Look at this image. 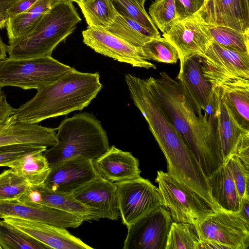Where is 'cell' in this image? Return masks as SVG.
Here are the masks:
<instances>
[{
	"label": "cell",
	"mask_w": 249,
	"mask_h": 249,
	"mask_svg": "<svg viewBox=\"0 0 249 249\" xmlns=\"http://www.w3.org/2000/svg\"><path fill=\"white\" fill-rule=\"evenodd\" d=\"M148 81L162 109L208 178L224 160L211 115L194 104L182 85L167 73Z\"/></svg>",
	"instance_id": "6da1fadb"
},
{
	"label": "cell",
	"mask_w": 249,
	"mask_h": 249,
	"mask_svg": "<svg viewBox=\"0 0 249 249\" xmlns=\"http://www.w3.org/2000/svg\"><path fill=\"white\" fill-rule=\"evenodd\" d=\"M103 87L99 72L72 69L55 82L37 90L31 100L15 109L18 123L36 124L43 120L81 110Z\"/></svg>",
	"instance_id": "7a4b0ae2"
},
{
	"label": "cell",
	"mask_w": 249,
	"mask_h": 249,
	"mask_svg": "<svg viewBox=\"0 0 249 249\" xmlns=\"http://www.w3.org/2000/svg\"><path fill=\"white\" fill-rule=\"evenodd\" d=\"M81 18L72 1L60 0L25 36L9 43V58L51 56L57 45L71 34Z\"/></svg>",
	"instance_id": "3957f363"
},
{
	"label": "cell",
	"mask_w": 249,
	"mask_h": 249,
	"mask_svg": "<svg viewBox=\"0 0 249 249\" xmlns=\"http://www.w3.org/2000/svg\"><path fill=\"white\" fill-rule=\"evenodd\" d=\"M57 130L56 143L43 153L50 168L77 156L93 160L109 147L107 132L100 122L87 112L66 118Z\"/></svg>",
	"instance_id": "277c9868"
},
{
	"label": "cell",
	"mask_w": 249,
	"mask_h": 249,
	"mask_svg": "<svg viewBox=\"0 0 249 249\" xmlns=\"http://www.w3.org/2000/svg\"><path fill=\"white\" fill-rule=\"evenodd\" d=\"M72 69L51 56L0 60V86L37 90L55 82Z\"/></svg>",
	"instance_id": "5b68a950"
},
{
	"label": "cell",
	"mask_w": 249,
	"mask_h": 249,
	"mask_svg": "<svg viewBox=\"0 0 249 249\" xmlns=\"http://www.w3.org/2000/svg\"><path fill=\"white\" fill-rule=\"evenodd\" d=\"M155 181L162 205L170 213L173 221L196 226L215 212L201 196L167 172L158 171Z\"/></svg>",
	"instance_id": "8992f818"
},
{
	"label": "cell",
	"mask_w": 249,
	"mask_h": 249,
	"mask_svg": "<svg viewBox=\"0 0 249 249\" xmlns=\"http://www.w3.org/2000/svg\"><path fill=\"white\" fill-rule=\"evenodd\" d=\"M199 56L203 75L213 89L236 80H249V53L210 41Z\"/></svg>",
	"instance_id": "52a82bcc"
},
{
	"label": "cell",
	"mask_w": 249,
	"mask_h": 249,
	"mask_svg": "<svg viewBox=\"0 0 249 249\" xmlns=\"http://www.w3.org/2000/svg\"><path fill=\"white\" fill-rule=\"evenodd\" d=\"M200 240L217 243L224 249H248L249 221L238 212L220 209L195 226Z\"/></svg>",
	"instance_id": "ba28073f"
},
{
	"label": "cell",
	"mask_w": 249,
	"mask_h": 249,
	"mask_svg": "<svg viewBox=\"0 0 249 249\" xmlns=\"http://www.w3.org/2000/svg\"><path fill=\"white\" fill-rule=\"evenodd\" d=\"M114 184L117 188L119 213L122 223L126 227L162 205L158 187L148 179L140 177Z\"/></svg>",
	"instance_id": "9c48e42d"
},
{
	"label": "cell",
	"mask_w": 249,
	"mask_h": 249,
	"mask_svg": "<svg viewBox=\"0 0 249 249\" xmlns=\"http://www.w3.org/2000/svg\"><path fill=\"white\" fill-rule=\"evenodd\" d=\"M173 222L170 213L159 206L127 227L123 249H165Z\"/></svg>",
	"instance_id": "30bf717a"
},
{
	"label": "cell",
	"mask_w": 249,
	"mask_h": 249,
	"mask_svg": "<svg viewBox=\"0 0 249 249\" xmlns=\"http://www.w3.org/2000/svg\"><path fill=\"white\" fill-rule=\"evenodd\" d=\"M84 44L95 52L134 67L156 69L142 56L140 48L128 44L107 30L90 27L82 31Z\"/></svg>",
	"instance_id": "8fae6325"
},
{
	"label": "cell",
	"mask_w": 249,
	"mask_h": 249,
	"mask_svg": "<svg viewBox=\"0 0 249 249\" xmlns=\"http://www.w3.org/2000/svg\"><path fill=\"white\" fill-rule=\"evenodd\" d=\"M162 36L178 53L179 71L186 59L204 53L210 42L196 14L190 17L176 18Z\"/></svg>",
	"instance_id": "7c38bea8"
},
{
	"label": "cell",
	"mask_w": 249,
	"mask_h": 249,
	"mask_svg": "<svg viewBox=\"0 0 249 249\" xmlns=\"http://www.w3.org/2000/svg\"><path fill=\"white\" fill-rule=\"evenodd\" d=\"M50 168L44 184L54 192L64 194H72L99 176L93 160L80 156L65 160Z\"/></svg>",
	"instance_id": "4fadbf2b"
},
{
	"label": "cell",
	"mask_w": 249,
	"mask_h": 249,
	"mask_svg": "<svg viewBox=\"0 0 249 249\" xmlns=\"http://www.w3.org/2000/svg\"><path fill=\"white\" fill-rule=\"evenodd\" d=\"M196 15L205 24L249 34V0H207Z\"/></svg>",
	"instance_id": "5bb4252c"
},
{
	"label": "cell",
	"mask_w": 249,
	"mask_h": 249,
	"mask_svg": "<svg viewBox=\"0 0 249 249\" xmlns=\"http://www.w3.org/2000/svg\"><path fill=\"white\" fill-rule=\"evenodd\" d=\"M6 217L36 221L65 228H76L85 221L77 215L50 207L23 203L18 200H0V219Z\"/></svg>",
	"instance_id": "9a60e30c"
},
{
	"label": "cell",
	"mask_w": 249,
	"mask_h": 249,
	"mask_svg": "<svg viewBox=\"0 0 249 249\" xmlns=\"http://www.w3.org/2000/svg\"><path fill=\"white\" fill-rule=\"evenodd\" d=\"M72 195L93 211L97 220L101 218L118 219L120 213L114 183L99 176L75 190Z\"/></svg>",
	"instance_id": "2e32d148"
},
{
	"label": "cell",
	"mask_w": 249,
	"mask_h": 249,
	"mask_svg": "<svg viewBox=\"0 0 249 249\" xmlns=\"http://www.w3.org/2000/svg\"><path fill=\"white\" fill-rule=\"evenodd\" d=\"M3 219L48 249H93L72 235L65 228L11 217H4Z\"/></svg>",
	"instance_id": "e0dca14e"
},
{
	"label": "cell",
	"mask_w": 249,
	"mask_h": 249,
	"mask_svg": "<svg viewBox=\"0 0 249 249\" xmlns=\"http://www.w3.org/2000/svg\"><path fill=\"white\" fill-rule=\"evenodd\" d=\"M211 116L225 163L232 155L240 137L249 130L237 121L223 99L219 87L213 90Z\"/></svg>",
	"instance_id": "ac0fdd59"
},
{
	"label": "cell",
	"mask_w": 249,
	"mask_h": 249,
	"mask_svg": "<svg viewBox=\"0 0 249 249\" xmlns=\"http://www.w3.org/2000/svg\"><path fill=\"white\" fill-rule=\"evenodd\" d=\"M18 201L70 213L82 217L85 221L97 220L93 211L77 200L72 194L54 192L48 188L44 183L37 185H30Z\"/></svg>",
	"instance_id": "d6986e66"
},
{
	"label": "cell",
	"mask_w": 249,
	"mask_h": 249,
	"mask_svg": "<svg viewBox=\"0 0 249 249\" xmlns=\"http://www.w3.org/2000/svg\"><path fill=\"white\" fill-rule=\"evenodd\" d=\"M177 79L183 87L195 105L210 115L213 108V90L203 75L199 55L186 59Z\"/></svg>",
	"instance_id": "ffe728a7"
},
{
	"label": "cell",
	"mask_w": 249,
	"mask_h": 249,
	"mask_svg": "<svg viewBox=\"0 0 249 249\" xmlns=\"http://www.w3.org/2000/svg\"><path fill=\"white\" fill-rule=\"evenodd\" d=\"M55 130L38 124L18 123L13 114L0 124V146L34 144L52 147L57 142Z\"/></svg>",
	"instance_id": "44dd1931"
},
{
	"label": "cell",
	"mask_w": 249,
	"mask_h": 249,
	"mask_svg": "<svg viewBox=\"0 0 249 249\" xmlns=\"http://www.w3.org/2000/svg\"><path fill=\"white\" fill-rule=\"evenodd\" d=\"M93 163L99 175L113 183L140 177L139 160L131 152L114 145L93 160Z\"/></svg>",
	"instance_id": "7402d4cb"
},
{
	"label": "cell",
	"mask_w": 249,
	"mask_h": 249,
	"mask_svg": "<svg viewBox=\"0 0 249 249\" xmlns=\"http://www.w3.org/2000/svg\"><path fill=\"white\" fill-rule=\"evenodd\" d=\"M208 179L212 197L218 207L227 211L239 212L242 199L227 165L224 164Z\"/></svg>",
	"instance_id": "603a6c76"
},
{
	"label": "cell",
	"mask_w": 249,
	"mask_h": 249,
	"mask_svg": "<svg viewBox=\"0 0 249 249\" xmlns=\"http://www.w3.org/2000/svg\"><path fill=\"white\" fill-rule=\"evenodd\" d=\"M59 0H38L24 12L9 18L6 26L9 43L28 34L43 16Z\"/></svg>",
	"instance_id": "cb8c5ba5"
},
{
	"label": "cell",
	"mask_w": 249,
	"mask_h": 249,
	"mask_svg": "<svg viewBox=\"0 0 249 249\" xmlns=\"http://www.w3.org/2000/svg\"><path fill=\"white\" fill-rule=\"evenodd\" d=\"M217 87L237 121L249 130V80H236Z\"/></svg>",
	"instance_id": "d4e9b609"
},
{
	"label": "cell",
	"mask_w": 249,
	"mask_h": 249,
	"mask_svg": "<svg viewBox=\"0 0 249 249\" xmlns=\"http://www.w3.org/2000/svg\"><path fill=\"white\" fill-rule=\"evenodd\" d=\"M7 167L24 178L30 185L44 183L51 169L43 153L27 155L11 162Z\"/></svg>",
	"instance_id": "484cf974"
},
{
	"label": "cell",
	"mask_w": 249,
	"mask_h": 249,
	"mask_svg": "<svg viewBox=\"0 0 249 249\" xmlns=\"http://www.w3.org/2000/svg\"><path fill=\"white\" fill-rule=\"evenodd\" d=\"M77 3L89 27L106 30L118 14L110 0H80Z\"/></svg>",
	"instance_id": "4316f807"
},
{
	"label": "cell",
	"mask_w": 249,
	"mask_h": 249,
	"mask_svg": "<svg viewBox=\"0 0 249 249\" xmlns=\"http://www.w3.org/2000/svg\"><path fill=\"white\" fill-rule=\"evenodd\" d=\"M106 30L138 49L151 38L158 37L136 21L118 14Z\"/></svg>",
	"instance_id": "83f0119b"
},
{
	"label": "cell",
	"mask_w": 249,
	"mask_h": 249,
	"mask_svg": "<svg viewBox=\"0 0 249 249\" xmlns=\"http://www.w3.org/2000/svg\"><path fill=\"white\" fill-rule=\"evenodd\" d=\"M202 28L211 42L243 53H249V34L242 33L231 28L205 24Z\"/></svg>",
	"instance_id": "f1b7e54d"
},
{
	"label": "cell",
	"mask_w": 249,
	"mask_h": 249,
	"mask_svg": "<svg viewBox=\"0 0 249 249\" xmlns=\"http://www.w3.org/2000/svg\"><path fill=\"white\" fill-rule=\"evenodd\" d=\"M1 249H45L48 248L3 219L0 220Z\"/></svg>",
	"instance_id": "f546056e"
},
{
	"label": "cell",
	"mask_w": 249,
	"mask_h": 249,
	"mask_svg": "<svg viewBox=\"0 0 249 249\" xmlns=\"http://www.w3.org/2000/svg\"><path fill=\"white\" fill-rule=\"evenodd\" d=\"M199 237L194 225L189 223H172L165 249H196Z\"/></svg>",
	"instance_id": "4dcf8cb0"
},
{
	"label": "cell",
	"mask_w": 249,
	"mask_h": 249,
	"mask_svg": "<svg viewBox=\"0 0 249 249\" xmlns=\"http://www.w3.org/2000/svg\"><path fill=\"white\" fill-rule=\"evenodd\" d=\"M142 58L146 60L176 64L179 59L176 49L164 37H154L145 42L140 48Z\"/></svg>",
	"instance_id": "1f68e13d"
},
{
	"label": "cell",
	"mask_w": 249,
	"mask_h": 249,
	"mask_svg": "<svg viewBox=\"0 0 249 249\" xmlns=\"http://www.w3.org/2000/svg\"><path fill=\"white\" fill-rule=\"evenodd\" d=\"M117 13L132 19L158 36L160 34L144 8L133 0H110Z\"/></svg>",
	"instance_id": "d6a6232c"
},
{
	"label": "cell",
	"mask_w": 249,
	"mask_h": 249,
	"mask_svg": "<svg viewBox=\"0 0 249 249\" xmlns=\"http://www.w3.org/2000/svg\"><path fill=\"white\" fill-rule=\"evenodd\" d=\"M29 186L30 184L12 169L5 170L0 174V200H18Z\"/></svg>",
	"instance_id": "836d02e7"
},
{
	"label": "cell",
	"mask_w": 249,
	"mask_h": 249,
	"mask_svg": "<svg viewBox=\"0 0 249 249\" xmlns=\"http://www.w3.org/2000/svg\"><path fill=\"white\" fill-rule=\"evenodd\" d=\"M149 14L156 27L164 33L177 18L175 0H154L149 8Z\"/></svg>",
	"instance_id": "e575fe53"
},
{
	"label": "cell",
	"mask_w": 249,
	"mask_h": 249,
	"mask_svg": "<svg viewBox=\"0 0 249 249\" xmlns=\"http://www.w3.org/2000/svg\"><path fill=\"white\" fill-rule=\"evenodd\" d=\"M47 147L34 144H13L0 146V166H7L12 162L27 155L43 153Z\"/></svg>",
	"instance_id": "d590c367"
},
{
	"label": "cell",
	"mask_w": 249,
	"mask_h": 249,
	"mask_svg": "<svg viewBox=\"0 0 249 249\" xmlns=\"http://www.w3.org/2000/svg\"><path fill=\"white\" fill-rule=\"evenodd\" d=\"M224 164L227 165L230 170L240 197L242 199L249 197V170L233 154L229 157Z\"/></svg>",
	"instance_id": "8d00e7d4"
},
{
	"label": "cell",
	"mask_w": 249,
	"mask_h": 249,
	"mask_svg": "<svg viewBox=\"0 0 249 249\" xmlns=\"http://www.w3.org/2000/svg\"><path fill=\"white\" fill-rule=\"evenodd\" d=\"M205 0H175L177 18L190 17L203 6Z\"/></svg>",
	"instance_id": "74e56055"
},
{
	"label": "cell",
	"mask_w": 249,
	"mask_h": 249,
	"mask_svg": "<svg viewBox=\"0 0 249 249\" xmlns=\"http://www.w3.org/2000/svg\"><path fill=\"white\" fill-rule=\"evenodd\" d=\"M232 154L236 156L246 168L249 170V131L240 137Z\"/></svg>",
	"instance_id": "f35d334b"
},
{
	"label": "cell",
	"mask_w": 249,
	"mask_h": 249,
	"mask_svg": "<svg viewBox=\"0 0 249 249\" xmlns=\"http://www.w3.org/2000/svg\"><path fill=\"white\" fill-rule=\"evenodd\" d=\"M38 0H18L13 3L7 10L8 18H11L24 12Z\"/></svg>",
	"instance_id": "ab89813d"
},
{
	"label": "cell",
	"mask_w": 249,
	"mask_h": 249,
	"mask_svg": "<svg viewBox=\"0 0 249 249\" xmlns=\"http://www.w3.org/2000/svg\"><path fill=\"white\" fill-rule=\"evenodd\" d=\"M15 111V108L8 103L2 87L0 86V124L6 121Z\"/></svg>",
	"instance_id": "60d3db41"
},
{
	"label": "cell",
	"mask_w": 249,
	"mask_h": 249,
	"mask_svg": "<svg viewBox=\"0 0 249 249\" xmlns=\"http://www.w3.org/2000/svg\"><path fill=\"white\" fill-rule=\"evenodd\" d=\"M249 197L242 199V203L239 213L248 221H249Z\"/></svg>",
	"instance_id": "b9f144b4"
},
{
	"label": "cell",
	"mask_w": 249,
	"mask_h": 249,
	"mask_svg": "<svg viewBox=\"0 0 249 249\" xmlns=\"http://www.w3.org/2000/svg\"><path fill=\"white\" fill-rule=\"evenodd\" d=\"M18 0H0V13L7 17V10Z\"/></svg>",
	"instance_id": "7bdbcfd3"
},
{
	"label": "cell",
	"mask_w": 249,
	"mask_h": 249,
	"mask_svg": "<svg viewBox=\"0 0 249 249\" xmlns=\"http://www.w3.org/2000/svg\"><path fill=\"white\" fill-rule=\"evenodd\" d=\"M7 46L0 38V60L6 58Z\"/></svg>",
	"instance_id": "ee69618b"
},
{
	"label": "cell",
	"mask_w": 249,
	"mask_h": 249,
	"mask_svg": "<svg viewBox=\"0 0 249 249\" xmlns=\"http://www.w3.org/2000/svg\"><path fill=\"white\" fill-rule=\"evenodd\" d=\"M8 18L0 13V29L6 27Z\"/></svg>",
	"instance_id": "f6af8a7d"
},
{
	"label": "cell",
	"mask_w": 249,
	"mask_h": 249,
	"mask_svg": "<svg viewBox=\"0 0 249 249\" xmlns=\"http://www.w3.org/2000/svg\"><path fill=\"white\" fill-rule=\"evenodd\" d=\"M136 1L142 8H144V4L146 0H133Z\"/></svg>",
	"instance_id": "bcb514c9"
},
{
	"label": "cell",
	"mask_w": 249,
	"mask_h": 249,
	"mask_svg": "<svg viewBox=\"0 0 249 249\" xmlns=\"http://www.w3.org/2000/svg\"><path fill=\"white\" fill-rule=\"evenodd\" d=\"M70 0L77 2L78 1H80V0Z\"/></svg>",
	"instance_id": "7dc6e473"
},
{
	"label": "cell",
	"mask_w": 249,
	"mask_h": 249,
	"mask_svg": "<svg viewBox=\"0 0 249 249\" xmlns=\"http://www.w3.org/2000/svg\"><path fill=\"white\" fill-rule=\"evenodd\" d=\"M207 0H205V2L206 1H207Z\"/></svg>",
	"instance_id": "c3c4849f"
},
{
	"label": "cell",
	"mask_w": 249,
	"mask_h": 249,
	"mask_svg": "<svg viewBox=\"0 0 249 249\" xmlns=\"http://www.w3.org/2000/svg\"><path fill=\"white\" fill-rule=\"evenodd\" d=\"M0 249H1L0 247Z\"/></svg>",
	"instance_id": "681fc988"
}]
</instances>
